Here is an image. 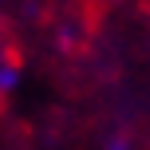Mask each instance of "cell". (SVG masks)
<instances>
[{"instance_id": "obj_1", "label": "cell", "mask_w": 150, "mask_h": 150, "mask_svg": "<svg viewBox=\"0 0 150 150\" xmlns=\"http://www.w3.org/2000/svg\"><path fill=\"white\" fill-rule=\"evenodd\" d=\"M91 4H107V0H91Z\"/></svg>"}]
</instances>
